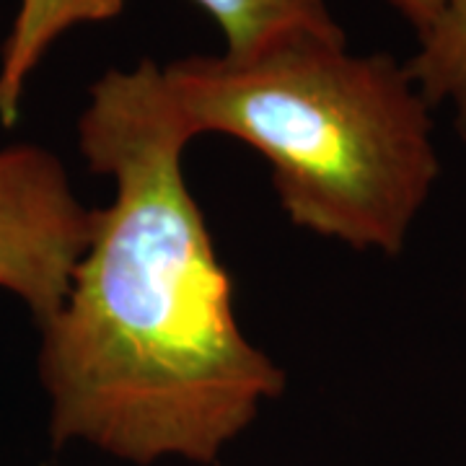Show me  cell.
Masks as SVG:
<instances>
[{
  "instance_id": "obj_7",
  "label": "cell",
  "mask_w": 466,
  "mask_h": 466,
  "mask_svg": "<svg viewBox=\"0 0 466 466\" xmlns=\"http://www.w3.org/2000/svg\"><path fill=\"white\" fill-rule=\"evenodd\" d=\"M389 3L412 24L417 34L425 32L443 8V0H389Z\"/></svg>"
},
{
  "instance_id": "obj_8",
  "label": "cell",
  "mask_w": 466,
  "mask_h": 466,
  "mask_svg": "<svg viewBox=\"0 0 466 466\" xmlns=\"http://www.w3.org/2000/svg\"><path fill=\"white\" fill-rule=\"evenodd\" d=\"M464 299H466V293H464Z\"/></svg>"
},
{
  "instance_id": "obj_1",
  "label": "cell",
  "mask_w": 466,
  "mask_h": 466,
  "mask_svg": "<svg viewBox=\"0 0 466 466\" xmlns=\"http://www.w3.org/2000/svg\"><path fill=\"white\" fill-rule=\"evenodd\" d=\"M192 127L150 60L88 88L78 146L115 182L57 314L42 324L39 379L55 449L88 443L148 466L216 464L285 391L241 332L231 280L184 179Z\"/></svg>"
},
{
  "instance_id": "obj_2",
  "label": "cell",
  "mask_w": 466,
  "mask_h": 466,
  "mask_svg": "<svg viewBox=\"0 0 466 466\" xmlns=\"http://www.w3.org/2000/svg\"><path fill=\"white\" fill-rule=\"evenodd\" d=\"M195 137L231 135L272 167L293 226L358 251L400 254L441 174L433 116L407 66L303 34L251 55L164 67Z\"/></svg>"
},
{
  "instance_id": "obj_5",
  "label": "cell",
  "mask_w": 466,
  "mask_h": 466,
  "mask_svg": "<svg viewBox=\"0 0 466 466\" xmlns=\"http://www.w3.org/2000/svg\"><path fill=\"white\" fill-rule=\"evenodd\" d=\"M218 24L226 55H251L290 36H342L327 0H195Z\"/></svg>"
},
{
  "instance_id": "obj_6",
  "label": "cell",
  "mask_w": 466,
  "mask_h": 466,
  "mask_svg": "<svg viewBox=\"0 0 466 466\" xmlns=\"http://www.w3.org/2000/svg\"><path fill=\"white\" fill-rule=\"evenodd\" d=\"M404 63L428 106H449L453 127L466 140V0H443L441 14Z\"/></svg>"
},
{
  "instance_id": "obj_3",
  "label": "cell",
  "mask_w": 466,
  "mask_h": 466,
  "mask_svg": "<svg viewBox=\"0 0 466 466\" xmlns=\"http://www.w3.org/2000/svg\"><path fill=\"white\" fill-rule=\"evenodd\" d=\"M91 228L94 208L78 200L52 150L32 143L0 148V288L39 327L63 306Z\"/></svg>"
},
{
  "instance_id": "obj_4",
  "label": "cell",
  "mask_w": 466,
  "mask_h": 466,
  "mask_svg": "<svg viewBox=\"0 0 466 466\" xmlns=\"http://www.w3.org/2000/svg\"><path fill=\"white\" fill-rule=\"evenodd\" d=\"M127 0H21L0 52V122L16 125L32 73L50 47L73 26L104 24L122 14Z\"/></svg>"
}]
</instances>
